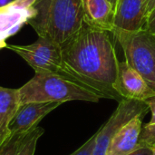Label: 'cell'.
<instances>
[{"mask_svg":"<svg viewBox=\"0 0 155 155\" xmlns=\"http://www.w3.org/2000/svg\"><path fill=\"white\" fill-rule=\"evenodd\" d=\"M110 35L84 23L61 45L63 69L67 79L119 103L124 98L114 88L119 61Z\"/></svg>","mask_w":155,"mask_h":155,"instance_id":"obj_1","label":"cell"},{"mask_svg":"<svg viewBox=\"0 0 155 155\" xmlns=\"http://www.w3.org/2000/svg\"><path fill=\"white\" fill-rule=\"evenodd\" d=\"M29 24L38 37L62 45L84 25L83 0H35Z\"/></svg>","mask_w":155,"mask_h":155,"instance_id":"obj_2","label":"cell"},{"mask_svg":"<svg viewBox=\"0 0 155 155\" xmlns=\"http://www.w3.org/2000/svg\"><path fill=\"white\" fill-rule=\"evenodd\" d=\"M20 104L69 101L97 103L101 94L82 86L62 75L53 73H37L19 89Z\"/></svg>","mask_w":155,"mask_h":155,"instance_id":"obj_3","label":"cell"},{"mask_svg":"<svg viewBox=\"0 0 155 155\" xmlns=\"http://www.w3.org/2000/svg\"><path fill=\"white\" fill-rule=\"evenodd\" d=\"M111 34L123 48L125 62L155 91V35L146 28L138 31L114 29Z\"/></svg>","mask_w":155,"mask_h":155,"instance_id":"obj_4","label":"cell"},{"mask_svg":"<svg viewBox=\"0 0 155 155\" xmlns=\"http://www.w3.org/2000/svg\"><path fill=\"white\" fill-rule=\"evenodd\" d=\"M6 47L21 56L35 74L53 73L66 78L63 69L61 45L53 40L38 37L30 45H7Z\"/></svg>","mask_w":155,"mask_h":155,"instance_id":"obj_5","label":"cell"},{"mask_svg":"<svg viewBox=\"0 0 155 155\" xmlns=\"http://www.w3.org/2000/svg\"><path fill=\"white\" fill-rule=\"evenodd\" d=\"M150 111L143 101L122 99L109 120L97 131L95 147L93 155H106L108 147L119 130L137 115L146 114Z\"/></svg>","mask_w":155,"mask_h":155,"instance_id":"obj_6","label":"cell"},{"mask_svg":"<svg viewBox=\"0 0 155 155\" xmlns=\"http://www.w3.org/2000/svg\"><path fill=\"white\" fill-rule=\"evenodd\" d=\"M114 90L122 98L146 102L155 97V91L146 83L144 78L125 61L119 62Z\"/></svg>","mask_w":155,"mask_h":155,"instance_id":"obj_7","label":"cell"},{"mask_svg":"<svg viewBox=\"0 0 155 155\" xmlns=\"http://www.w3.org/2000/svg\"><path fill=\"white\" fill-rule=\"evenodd\" d=\"M35 0H13L0 6V44L16 34L35 15Z\"/></svg>","mask_w":155,"mask_h":155,"instance_id":"obj_8","label":"cell"},{"mask_svg":"<svg viewBox=\"0 0 155 155\" xmlns=\"http://www.w3.org/2000/svg\"><path fill=\"white\" fill-rule=\"evenodd\" d=\"M62 104L56 102L21 104L9 124L10 135L23 134L37 126V124Z\"/></svg>","mask_w":155,"mask_h":155,"instance_id":"obj_9","label":"cell"},{"mask_svg":"<svg viewBox=\"0 0 155 155\" xmlns=\"http://www.w3.org/2000/svg\"><path fill=\"white\" fill-rule=\"evenodd\" d=\"M147 17L146 0H118L114 8V29L124 31L144 29Z\"/></svg>","mask_w":155,"mask_h":155,"instance_id":"obj_10","label":"cell"},{"mask_svg":"<svg viewBox=\"0 0 155 155\" xmlns=\"http://www.w3.org/2000/svg\"><path fill=\"white\" fill-rule=\"evenodd\" d=\"M145 115L135 116L119 130L113 138L106 155H126L141 146L140 136Z\"/></svg>","mask_w":155,"mask_h":155,"instance_id":"obj_11","label":"cell"},{"mask_svg":"<svg viewBox=\"0 0 155 155\" xmlns=\"http://www.w3.org/2000/svg\"><path fill=\"white\" fill-rule=\"evenodd\" d=\"M84 23L87 25L112 32L114 7L108 0H83Z\"/></svg>","mask_w":155,"mask_h":155,"instance_id":"obj_12","label":"cell"},{"mask_svg":"<svg viewBox=\"0 0 155 155\" xmlns=\"http://www.w3.org/2000/svg\"><path fill=\"white\" fill-rule=\"evenodd\" d=\"M20 104L18 89L0 86V147L11 136L9 124Z\"/></svg>","mask_w":155,"mask_h":155,"instance_id":"obj_13","label":"cell"},{"mask_svg":"<svg viewBox=\"0 0 155 155\" xmlns=\"http://www.w3.org/2000/svg\"><path fill=\"white\" fill-rule=\"evenodd\" d=\"M152 113L151 121L143 125L140 136V144L147 145L152 148L155 147V97L150 98L145 102Z\"/></svg>","mask_w":155,"mask_h":155,"instance_id":"obj_14","label":"cell"},{"mask_svg":"<svg viewBox=\"0 0 155 155\" xmlns=\"http://www.w3.org/2000/svg\"><path fill=\"white\" fill-rule=\"evenodd\" d=\"M44 129L36 126L25 136L19 149L17 150L15 155H34L35 152L36 144L38 139L43 135Z\"/></svg>","mask_w":155,"mask_h":155,"instance_id":"obj_15","label":"cell"},{"mask_svg":"<svg viewBox=\"0 0 155 155\" xmlns=\"http://www.w3.org/2000/svg\"><path fill=\"white\" fill-rule=\"evenodd\" d=\"M26 134L11 135L0 147V155H15Z\"/></svg>","mask_w":155,"mask_h":155,"instance_id":"obj_16","label":"cell"},{"mask_svg":"<svg viewBox=\"0 0 155 155\" xmlns=\"http://www.w3.org/2000/svg\"><path fill=\"white\" fill-rule=\"evenodd\" d=\"M96 137H97V132L87 142H85L79 149H77L74 153L70 155H93L95 147Z\"/></svg>","mask_w":155,"mask_h":155,"instance_id":"obj_17","label":"cell"},{"mask_svg":"<svg viewBox=\"0 0 155 155\" xmlns=\"http://www.w3.org/2000/svg\"><path fill=\"white\" fill-rule=\"evenodd\" d=\"M153 148L147 145H141L136 150L126 155H153Z\"/></svg>","mask_w":155,"mask_h":155,"instance_id":"obj_18","label":"cell"},{"mask_svg":"<svg viewBox=\"0 0 155 155\" xmlns=\"http://www.w3.org/2000/svg\"><path fill=\"white\" fill-rule=\"evenodd\" d=\"M148 31L155 35V7L148 14L147 17V23H146V27Z\"/></svg>","mask_w":155,"mask_h":155,"instance_id":"obj_19","label":"cell"},{"mask_svg":"<svg viewBox=\"0 0 155 155\" xmlns=\"http://www.w3.org/2000/svg\"><path fill=\"white\" fill-rule=\"evenodd\" d=\"M146 6L148 14L155 7V0H146Z\"/></svg>","mask_w":155,"mask_h":155,"instance_id":"obj_20","label":"cell"},{"mask_svg":"<svg viewBox=\"0 0 155 155\" xmlns=\"http://www.w3.org/2000/svg\"><path fill=\"white\" fill-rule=\"evenodd\" d=\"M108 1H109V2H110V3H111L112 5H113V6H114V7L115 8L116 3H117V1H118V0H108Z\"/></svg>","mask_w":155,"mask_h":155,"instance_id":"obj_21","label":"cell"},{"mask_svg":"<svg viewBox=\"0 0 155 155\" xmlns=\"http://www.w3.org/2000/svg\"><path fill=\"white\" fill-rule=\"evenodd\" d=\"M6 45H7V44H0V49L6 47Z\"/></svg>","mask_w":155,"mask_h":155,"instance_id":"obj_22","label":"cell"},{"mask_svg":"<svg viewBox=\"0 0 155 155\" xmlns=\"http://www.w3.org/2000/svg\"><path fill=\"white\" fill-rule=\"evenodd\" d=\"M153 155H155V147H153Z\"/></svg>","mask_w":155,"mask_h":155,"instance_id":"obj_23","label":"cell"},{"mask_svg":"<svg viewBox=\"0 0 155 155\" xmlns=\"http://www.w3.org/2000/svg\"><path fill=\"white\" fill-rule=\"evenodd\" d=\"M5 44H6V43H5Z\"/></svg>","mask_w":155,"mask_h":155,"instance_id":"obj_24","label":"cell"}]
</instances>
